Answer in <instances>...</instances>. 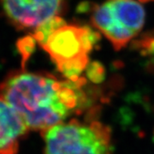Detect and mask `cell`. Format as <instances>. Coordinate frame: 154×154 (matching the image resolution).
<instances>
[{"label": "cell", "instance_id": "10", "mask_svg": "<svg viewBox=\"0 0 154 154\" xmlns=\"http://www.w3.org/2000/svg\"><path fill=\"white\" fill-rule=\"evenodd\" d=\"M154 0H139L140 3H149V2H153Z\"/></svg>", "mask_w": 154, "mask_h": 154}, {"label": "cell", "instance_id": "9", "mask_svg": "<svg viewBox=\"0 0 154 154\" xmlns=\"http://www.w3.org/2000/svg\"><path fill=\"white\" fill-rule=\"evenodd\" d=\"M86 75L92 82L100 83L105 79L106 72L102 63L99 62H92L88 63L86 69Z\"/></svg>", "mask_w": 154, "mask_h": 154}, {"label": "cell", "instance_id": "6", "mask_svg": "<svg viewBox=\"0 0 154 154\" xmlns=\"http://www.w3.org/2000/svg\"><path fill=\"white\" fill-rule=\"evenodd\" d=\"M28 130L17 112L0 99V154H17L20 141Z\"/></svg>", "mask_w": 154, "mask_h": 154}, {"label": "cell", "instance_id": "3", "mask_svg": "<svg viewBox=\"0 0 154 154\" xmlns=\"http://www.w3.org/2000/svg\"><path fill=\"white\" fill-rule=\"evenodd\" d=\"M99 34L86 26L65 23L51 33L40 47L67 80L76 81L88 67L89 53L99 42Z\"/></svg>", "mask_w": 154, "mask_h": 154}, {"label": "cell", "instance_id": "2", "mask_svg": "<svg viewBox=\"0 0 154 154\" xmlns=\"http://www.w3.org/2000/svg\"><path fill=\"white\" fill-rule=\"evenodd\" d=\"M42 135L45 154H113L110 128L94 116L63 122Z\"/></svg>", "mask_w": 154, "mask_h": 154}, {"label": "cell", "instance_id": "5", "mask_svg": "<svg viewBox=\"0 0 154 154\" xmlns=\"http://www.w3.org/2000/svg\"><path fill=\"white\" fill-rule=\"evenodd\" d=\"M68 0H0L6 19L18 30L35 29L58 16Z\"/></svg>", "mask_w": 154, "mask_h": 154}, {"label": "cell", "instance_id": "7", "mask_svg": "<svg viewBox=\"0 0 154 154\" xmlns=\"http://www.w3.org/2000/svg\"><path fill=\"white\" fill-rule=\"evenodd\" d=\"M134 47L140 54L149 57L154 60V33H148L141 36L134 43Z\"/></svg>", "mask_w": 154, "mask_h": 154}, {"label": "cell", "instance_id": "4", "mask_svg": "<svg viewBox=\"0 0 154 154\" xmlns=\"http://www.w3.org/2000/svg\"><path fill=\"white\" fill-rule=\"evenodd\" d=\"M146 20L143 6L136 0H106L95 5L91 15L94 28L116 51L124 48L142 29Z\"/></svg>", "mask_w": 154, "mask_h": 154}, {"label": "cell", "instance_id": "8", "mask_svg": "<svg viewBox=\"0 0 154 154\" xmlns=\"http://www.w3.org/2000/svg\"><path fill=\"white\" fill-rule=\"evenodd\" d=\"M36 44L37 42L33 37V35H28L18 40L17 49L19 53L22 56V67L25 66L28 58L33 54L36 47Z\"/></svg>", "mask_w": 154, "mask_h": 154}, {"label": "cell", "instance_id": "1", "mask_svg": "<svg viewBox=\"0 0 154 154\" xmlns=\"http://www.w3.org/2000/svg\"><path fill=\"white\" fill-rule=\"evenodd\" d=\"M86 79L60 81L46 73L11 72L0 83V99L10 105L28 129L45 131L80 114L88 105Z\"/></svg>", "mask_w": 154, "mask_h": 154}]
</instances>
